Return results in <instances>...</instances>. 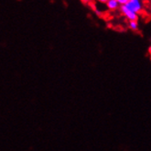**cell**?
<instances>
[{
    "label": "cell",
    "mask_w": 151,
    "mask_h": 151,
    "mask_svg": "<svg viewBox=\"0 0 151 151\" xmlns=\"http://www.w3.org/2000/svg\"><path fill=\"white\" fill-rule=\"evenodd\" d=\"M119 8H120V12H121L124 16H125L129 21H137L138 14H137V13H135L134 11L130 10L126 5L120 6Z\"/></svg>",
    "instance_id": "1"
},
{
    "label": "cell",
    "mask_w": 151,
    "mask_h": 151,
    "mask_svg": "<svg viewBox=\"0 0 151 151\" xmlns=\"http://www.w3.org/2000/svg\"><path fill=\"white\" fill-rule=\"evenodd\" d=\"M126 6L130 10L134 11L137 14L140 13L142 10H143V4H142L141 0H128Z\"/></svg>",
    "instance_id": "2"
},
{
    "label": "cell",
    "mask_w": 151,
    "mask_h": 151,
    "mask_svg": "<svg viewBox=\"0 0 151 151\" xmlns=\"http://www.w3.org/2000/svg\"><path fill=\"white\" fill-rule=\"evenodd\" d=\"M106 6L109 10H115L118 7H120V4L116 1V0H108L106 3Z\"/></svg>",
    "instance_id": "3"
},
{
    "label": "cell",
    "mask_w": 151,
    "mask_h": 151,
    "mask_svg": "<svg viewBox=\"0 0 151 151\" xmlns=\"http://www.w3.org/2000/svg\"><path fill=\"white\" fill-rule=\"evenodd\" d=\"M129 28L132 30H137L138 22L137 21H129Z\"/></svg>",
    "instance_id": "4"
},
{
    "label": "cell",
    "mask_w": 151,
    "mask_h": 151,
    "mask_svg": "<svg viewBox=\"0 0 151 151\" xmlns=\"http://www.w3.org/2000/svg\"><path fill=\"white\" fill-rule=\"evenodd\" d=\"M116 1L120 4V6H123V5H126L128 0H116Z\"/></svg>",
    "instance_id": "5"
},
{
    "label": "cell",
    "mask_w": 151,
    "mask_h": 151,
    "mask_svg": "<svg viewBox=\"0 0 151 151\" xmlns=\"http://www.w3.org/2000/svg\"><path fill=\"white\" fill-rule=\"evenodd\" d=\"M97 1H98V2H101V3H107V1H108V0H97Z\"/></svg>",
    "instance_id": "6"
},
{
    "label": "cell",
    "mask_w": 151,
    "mask_h": 151,
    "mask_svg": "<svg viewBox=\"0 0 151 151\" xmlns=\"http://www.w3.org/2000/svg\"><path fill=\"white\" fill-rule=\"evenodd\" d=\"M95 13L97 14V16H101V11H98V10H97V9H95Z\"/></svg>",
    "instance_id": "7"
},
{
    "label": "cell",
    "mask_w": 151,
    "mask_h": 151,
    "mask_svg": "<svg viewBox=\"0 0 151 151\" xmlns=\"http://www.w3.org/2000/svg\"><path fill=\"white\" fill-rule=\"evenodd\" d=\"M82 1H83V3H85V4H86V3H88L89 1H90V0H82Z\"/></svg>",
    "instance_id": "8"
}]
</instances>
